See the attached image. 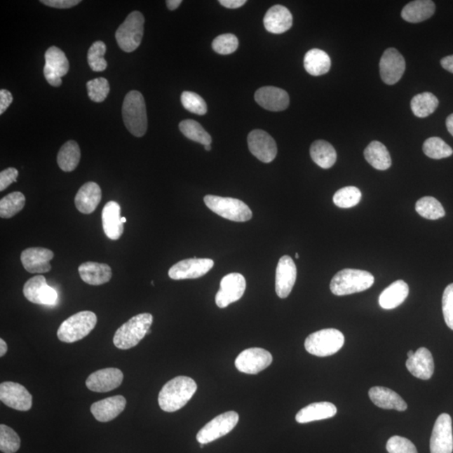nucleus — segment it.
<instances>
[{"label": "nucleus", "mask_w": 453, "mask_h": 453, "mask_svg": "<svg viewBox=\"0 0 453 453\" xmlns=\"http://www.w3.org/2000/svg\"><path fill=\"white\" fill-rule=\"evenodd\" d=\"M153 323L151 313L135 316L118 328L114 337V344L119 349L127 350L135 347L148 334Z\"/></svg>", "instance_id": "7ed1b4c3"}, {"label": "nucleus", "mask_w": 453, "mask_h": 453, "mask_svg": "<svg viewBox=\"0 0 453 453\" xmlns=\"http://www.w3.org/2000/svg\"><path fill=\"white\" fill-rule=\"evenodd\" d=\"M215 262L211 259H187L170 267L168 275L175 280L198 279L211 271Z\"/></svg>", "instance_id": "4468645a"}, {"label": "nucleus", "mask_w": 453, "mask_h": 453, "mask_svg": "<svg viewBox=\"0 0 453 453\" xmlns=\"http://www.w3.org/2000/svg\"><path fill=\"white\" fill-rule=\"evenodd\" d=\"M423 152L431 159L441 160L450 157L453 151L445 141L439 137H431L423 144Z\"/></svg>", "instance_id": "a19ab883"}, {"label": "nucleus", "mask_w": 453, "mask_h": 453, "mask_svg": "<svg viewBox=\"0 0 453 453\" xmlns=\"http://www.w3.org/2000/svg\"><path fill=\"white\" fill-rule=\"evenodd\" d=\"M0 400L20 412H28L32 407L31 393L18 383L8 381L0 384Z\"/></svg>", "instance_id": "dca6fc26"}, {"label": "nucleus", "mask_w": 453, "mask_h": 453, "mask_svg": "<svg viewBox=\"0 0 453 453\" xmlns=\"http://www.w3.org/2000/svg\"><path fill=\"white\" fill-rule=\"evenodd\" d=\"M204 149H206L207 151H210L212 149L211 144L204 145Z\"/></svg>", "instance_id": "052dcab7"}, {"label": "nucleus", "mask_w": 453, "mask_h": 453, "mask_svg": "<svg viewBox=\"0 0 453 453\" xmlns=\"http://www.w3.org/2000/svg\"><path fill=\"white\" fill-rule=\"evenodd\" d=\"M8 351V346L6 343V341L4 339H0V357H4L6 356Z\"/></svg>", "instance_id": "13d9d810"}, {"label": "nucleus", "mask_w": 453, "mask_h": 453, "mask_svg": "<svg viewBox=\"0 0 453 453\" xmlns=\"http://www.w3.org/2000/svg\"><path fill=\"white\" fill-rule=\"evenodd\" d=\"M219 4L228 8H238L246 4L245 0H220Z\"/></svg>", "instance_id": "5fc2aeb1"}, {"label": "nucleus", "mask_w": 453, "mask_h": 453, "mask_svg": "<svg viewBox=\"0 0 453 453\" xmlns=\"http://www.w3.org/2000/svg\"><path fill=\"white\" fill-rule=\"evenodd\" d=\"M255 100L262 108L273 112L284 111L290 104L289 94L283 89L271 86L258 89Z\"/></svg>", "instance_id": "4be33fe9"}, {"label": "nucleus", "mask_w": 453, "mask_h": 453, "mask_svg": "<svg viewBox=\"0 0 453 453\" xmlns=\"http://www.w3.org/2000/svg\"><path fill=\"white\" fill-rule=\"evenodd\" d=\"M409 292V286L404 280H396L380 294L379 306L386 310L395 309L403 304L407 298Z\"/></svg>", "instance_id": "c756f323"}, {"label": "nucleus", "mask_w": 453, "mask_h": 453, "mask_svg": "<svg viewBox=\"0 0 453 453\" xmlns=\"http://www.w3.org/2000/svg\"><path fill=\"white\" fill-rule=\"evenodd\" d=\"M18 170L14 168H7L0 173V191L6 190L12 183L17 182Z\"/></svg>", "instance_id": "3c124183"}, {"label": "nucleus", "mask_w": 453, "mask_h": 453, "mask_svg": "<svg viewBox=\"0 0 453 453\" xmlns=\"http://www.w3.org/2000/svg\"><path fill=\"white\" fill-rule=\"evenodd\" d=\"M45 60L44 76L47 82L53 87L61 86L62 76L69 71V62L65 53L58 47L51 46L46 50Z\"/></svg>", "instance_id": "9b49d317"}, {"label": "nucleus", "mask_w": 453, "mask_h": 453, "mask_svg": "<svg viewBox=\"0 0 453 453\" xmlns=\"http://www.w3.org/2000/svg\"><path fill=\"white\" fill-rule=\"evenodd\" d=\"M198 386L187 376H178L166 383L158 397L160 407L165 412H175L185 407L194 395Z\"/></svg>", "instance_id": "f257e3e1"}, {"label": "nucleus", "mask_w": 453, "mask_h": 453, "mask_svg": "<svg viewBox=\"0 0 453 453\" xmlns=\"http://www.w3.org/2000/svg\"><path fill=\"white\" fill-rule=\"evenodd\" d=\"M374 283V277L371 273L354 269H344L333 276L330 289L336 296H347L365 292Z\"/></svg>", "instance_id": "20e7f679"}, {"label": "nucleus", "mask_w": 453, "mask_h": 453, "mask_svg": "<svg viewBox=\"0 0 453 453\" xmlns=\"http://www.w3.org/2000/svg\"><path fill=\"white\" fill-rule=\"evenodd\" d=\"M123 374L116 367H107L94 372L88 376L86 386L89 391L105 393L114 390L121 386Z\"/></svg>", "instance_id": "6ab92c4d"}, {"label": "nucleus", "mask_w": 453, "mask_h": 453, "mask_svg": "<svg viewBox=\"0 0 453 453\" xmlns=\"http://www.w3.org/2000/svg\"><path fill=\"white\" fill-rule=\"evenodd\" d=\"M365 160L379 170H386L391 166V157L386 145L379 141H372L363 152Z\"/></svg>", "instance_id": "473e14b6"}, {"label": "nucleus", "mask_w": 453, "mask_h": 453, "mask_svg": "<svg viewBox=\"0 0 453 453\" xmlns=\"http://www.w3.org/2000/svg\"><path fill=\"white\" fill-rule=\"evenodd\" d=\"M405 71L403 55L395 48L384 51L379 62L380 76L384 83L394 85L403 78Z\"/></svg>", "instance_id": "f3484780"}, {"label": "nucleus", "mask_w": 453, "mask_h": 453, "mask_svg": "<svg viewBox=\"0 0 453 453\" xmlns=\"http://www.w3.org/2000/svg\"><path fill=\"white\" fill-rule=\"evenodd\" d=\"M204 203L211 211L225 219L247 222L253 217L249 206L239 199L208 195L204 198Z\"/></svg>", "instance_id": "0eeeda50"}, {"label": "nucleus", "mask_w": 453, "mask_h": 453, "mask_svg": "<svg viewBox=\"0 0 453 453\" xmlns=\"http://www.w3.org/2000/svg\"><path fill=\"white\" fill-rule=\"evenodd\" d=\"M79 275L85 283L91 285H101L112 278V270L109 264L97 262H86L79 268Z\"/></svg>", "instance_id": "c85d7f7f"}, {"label": "nucleus", "mask_w": 453, "mask_h": 453, "mask_svg": "<svg viewBox=\"0 0 453 453\" xmlns=\"http://www.w3.org/2000/svg\"><path fill=\"white\" fill-rule=\"evenodd\" d=\"M53 258V251L46 248L34 247L25 250L20 259L25 271L32 273H42L51 270L50 262Z\"/></svg>", "instance_id": "412c9836"}, {"label": "nucleus", "mask_w": 453, "mask_h": 453, "mask_svg": "<svg viewBox=\"0 0 453 453\" xmlns=\"http://www.w3.org/2000/svg\"><path fill=\"white\" fill-rule=\"evenodd\" d=\"M102 226L104 234L111 241H118L123 233L121 208L114 201L106 203L102 212Z\"/></svg>", "instance_id": "b1692460"}, {"label": "nucleus", "mask_w": 453, "mask_h": 453, "mask_svg": "<svg viewBox=\"0 0 453 453\" xmlns=\"http://www.w3.org/2000/svg\"><path fill=\"white\" fill-rule=\"evenodd\" d=\"M442 313L447 327L453 330V283L447 285L444 290Z\"/></svg>", "instance_id": "8fccbe9b"}, {"label": "nucleus", "mask_w": 453, "mask_h": 453, "mask_svg": "<svg viewBox=\"0 0 453 453\" xmlns=\"http://www.w3.org/2000/svg\"><path fill=\"white\" fill-rule=\"evenodd\" d=\"M87 90L88 97L92 101L104 102L110 91L108 80L104 78H98L89 81L87 83Z\"/></svg>", "instance_id": "49530a36"}, {"label": "nucleus", "mask_w": 453, "mask_h": 453, "mask_svg": "<svg viewBox=\"0 0 453 453\" xmlns=\"http://www.w3.org/2000/svg\"><path fill=\"white\" fill-rule=\"evenodd\" d=\"M344 340L343 333L337 329H323L306 337L305 349L315 356H331L343 348Z\"/></svg>", "instance_id": "423d86ee"}, {"label": "nucleus", "mask_w": 453, "mask_h": 453, "mask_svg": "<svg viewBox=\"0 0 453 453\" xmlns=\"http://www.w3.org/2000/svg\"><path fill=\"white\" fill-rule=\"evenodd\" d=\"M126 399L123 395L109 397L93 403L90 408L93 416L100 422H109L118 417L126 407Z\"/></svg>", "instance_id": "5701e85b"}, {"label": "nucleus", "mask_w": 453, "mask_h": 453, "mask_svg": "<svg viewBox=\"0 0 453 453\" xmlns=\"http://www.w3.org/2000/svg\"><path fill=\"white\" fill-rule=\"evenodd\" d=\"M212 47L215 53L220 55L232 54L238 49V40L233 34H224L215 38Z\"/></svg>", "instance_id": "de8ad7c7"}, {"label": "nucleus", "mask_w": 453, "mask_h": 453, "mask_svg": "<svg viewBox=\"0 0 453 453\" xmlns=\"http://www.w3.org/2000/svg\"><path fill=\"white\" fill-rule=\"evenodd\" d=\"M407 370L414 377L428 380L434 373V360L431 353L426 348H420L412 358H408Z\"/></svg>", "instance_id": "a878e982"}, {"label": "nucleus", "mask_w": 453, "mask_h": 453, "mask_svg": "<svg viewBox=\"0 0 453 453\" xmlns=\"http://www.w3.org/2000/svg\"><path fill=\"white\" fill-rule=\"evenodd\" d=\"M97 322V316L93 311H80L61 324L58 331V339L67 344L82 340L93 330Z\"/></svg>", "instance_id": "39448f33"}, {"label": "nucleus", "mask_w": 453, "mask_h": 453, "mask_svg": "<svg viewBox=\"0 0 453 453\" xmlns=\"http://www.w3.org/2000/svg\"><path fill=\"white\" fill-rule=\"evenodd\" d=\"M370 398L375 405L384 410H395L405 412L407 404L395 391L386 387L376 386L369 391Z\"/></svg>", "instance_id": "cd10ccee"}, {"label": "nucleus", "mask_w": 453, "mask_h": 453, "mask_svg": "<svg viewBox=\"0 0 453 453\" xmlns=\"http://www.w3.org/2000/svg\"><path fill=\"white\" fill-rule=\"evenodd\" d=\"M273 357L267 350L259 348L248 349L239 353L235 367L247 374H257L271 365Z\"/></svg>", "instance_id": "f8f14e48"}, {"label": "nucleus", "mask_w": 453, "mask_h": 453, "mask_svg": "<svg viewBox=\"0 0 453 453\" xmlns=\"http://www.w3.org/2000/svg\"><path fill=\"white\" fill-rule=\"evenodd\" d=\"M13 102V96L11 92L2 89L0 90V114L6 112L8 107L11 106Z\"/></svg>", "instance_id": "864d4df0"}, {"label": "nucleus", "mask_w": 453, "mask_h": 453, "mask_svg": "<svg viewBox=\"0 0 453 453\" xmlns=\"http://www.w3.org/2000/svg\"><path fill=\"white\" fill-rule=\"evenodd\" d=\"M435 6L431 0H416L407 4L401 11V17L410 23H420L434 15Z\"/></svg>", "instance_id": "2f4dec72"}, {"label": "nucleus", "mask_w": 453, "mask_h": 453, "mask_svg": "<svg viewBox=\"0 0 453 453\" xmlns=\"http://www.w3.org/2000/svg\"><path fill=\"white\" fill-rule=\"evenodd\" d=\"M102 190L97 183L89 182L81 187L75 198L76 209L83 215H91L100 203Z\"/></svg>", "instance_id": "bb28decb"}, {"label": "nucleus", "mask_w": 453, "mask_h": 453, "mask_svg": "<svg viewBox=\"0 0 453 453\" xmlns=\"http://www.w3.org/2000/svg\"><path fill=\"white\" fill-rule=\"evenodd\" d=\"M446 126L447 130L449 131V133L453 136V114H450L449 116L447 117Z\"/></svg>", "instance_id": "bf43d9fd"}, {"label": "nucleus", "mask_w": 453, "mask_h": 453, "mask_svg": "<svg viewBox=\"0 0 453 453\" xmlns=\"http://www.w3.org/2000/svg\"><path fill=\"white\" fill-rule=\"evenodd\" d=\"M337 407L330 403H317L307 405L297 414L296 421L301 424L326 420L337 414Z\"/></svg>", "instance_id": "7c9ffc66"}, {"label": "nucleus", "mask_w": 453, "mask_h": 453, "mask_svg": "<svg viewBox=\"0 0 453 453\" xmlns=\"http://www.w3.org/2000/svg\"><path fill=\"white\" fill-rule=\"evenodd\" d=\"M362 192L356 187H345L333 196V203L341 208L356 207L360 203Z\"/></svg>", "instance_id": "79ce46f5"}, {"label": "nucleus", "mask_w": 453, "mask_h": 453, "mask_svg": "<svg viewBox=\"0 0 453 453\" xmlns=\"http://www.w3.org/2000/svg\"><path fill=\"white\" fill-rule=\"evenodd\" d=\"M165 3L170 11H175L181 6L182 1V0H168Z\"/></svg>", "instance_id": "4d7b16f0"}, {"label": "nucleus", "mask_w": 453, "mask_h": 453, "mask_svg": "<svg viewBox=\"0 0 453 453\" xmlns=\"http://www.w3.org/2000/svg\"><path fill=\"white\" fill-rule=\"evenodd\" d=\"M414 354V352L412 351V350H410V351H409L407 353L408 358H412Z\"/></svg>", "instance_id": "680f3d73"}, {"label": "nucleus", "mask_w": 453, "mask_h": 453, "mask_svg": "<svg viewBox=\"0 0 453 453\" xmlns=\"http://www.w3.org/2000/svg\"><path fill=\"white\" fill-rule=\"evenodd\" d=\"M144 17L139 11L128 15L115 33L117 43L126 53H133L141 44L144 36Z\"/></svg>", "instance_id": "6e6552de"}, {"label": "nucleus", "mask_w": 453, "mask_h": 453, "mask_svg": "<svg viewBox=\"0 0 453 453\" xmlns=\"http://www.w3.org/2000/svg\"><path fill=\"white\" fill-rule=\"evenodd\" d=\"M23 293L29 302L38 305L54 306L57 304V290L47 285L44 276H36L27 281Z\"/></svg>", "instance_id": "ddd939ff"}, {"label": "nucleus", "mask_w": 453, "mask_h": 453, "mask_svg": "<svg viewBox=\"0 0 453 453\" xmlns=\"http://www.w3.org/2000/svg\"><path fill=\"white\" fill-rule=\"evenodd\" d=\"M106 45L102 41H96L91 46L88 53V65L94 72H102L108 67L104 55Z\"/></svg>", "instance_id": "37998d69"}, {"label": "nucleus", "mask_w": 453, "mask_h": 453, "mask_svg": "<svg viewBox=\"0 0 453 453\" xmlns=\"http://www.w3.org/2000/svg\"><path fill=\"white\" fill-rule=\"evenodd\" d=\"M416 211L423 217L429 220H437L445 216V210L441 203L433 196H424L417 201Z\"/></svg>", "instance_id": "4c0bfd02"}, {"label": "nucleus", "mask_w": 453, "mask_h": 453, "mask_svg": "<svg viewBox=\"0 0 453 453\" xmlns=\"http://www.w3.org/2000/svg\"><path fill=\"white\" fill-rule=\"evenodd\" d=\"M182 133L195 142L202 144L203 145L211 144L212 137L205 130L199 123L192 121V119H186L179 125Z\"/></svg>", "instance_id": "ea45409f"}, {"label": "nucleus", "mask_w": 453, "mask_h": 453, "mask_svg": "<svg viewBox=\"0 0 453 453\" xmlns=\"http://www.w3.org/2000/svg\"><path fill=\"white\" fill-rule=\"evenodd\" d=\"M80 159L81 151L79 144L74 140H69L60 149L58 164L63 172L71 173L79 165Z\"/></svg>", "instance_id": "c9c22d12"}, {"label": "nucleus", "mask_w": 453, "mask_h": 453, "mask_svg": "<svg viewBox=\"0 0 453 453\" xmlns=\"http://www.w3.org/2000/svg\"><path fill=\"white\" fill-rule=\"evenodd\" d=\"M123 121L127 130L135 137H142L148 127L144 98L138 91L127 93L122 108Z\"/></svg>", "instance_id": "f03ea898"}, {"label": "nucleus", "mask_w": 453, "mask_h": 453, "mask_svg": "<svg viewBox=\"0 0 453 453\" xmlns=\"http://www.w3.org/2000/svg\"><path fill=\"white\" fill-rule=\"evenodd\" d=\"M122 223L126 224V217H122Z\"/></svg>", "instance_id": "e2e57ef3"}, {"label": "nucleus", "mask_w": 453, "mask_h": 453, "mask_svg": "<svg viewBox=\"0 0 453 453\" xmlns=\"http://www.w3.org/2000/svg\"><path fill=\"white\" fill-rule=\"evenodd\" d=\"M296 258H297V259H298V258H299V255H298L297 253L296 254Z\"/></svg>", "instance_id": "0e129e2a"}, {"label": "nucleus", "mask_w": 453, "mask_h": 453, "mask_svg": "<svg viewBox=\"0 0 453 453\" xmlns=\"http://www.w3.org/2000/svg\"><path fill=\"white\" fill-rule=\"evenodd\" d=\"M45 6L57 8H69L78 6L80 0H41Z\"/></svg>", "instance_id": "603ef678"}, {"label": "nucleus", "mask_w": 453, "mask_h": 453, "mask_svg": "<svg viewBox=\"0 0 453 453\" xmlns=\"http://www.w3.org/2000/svg\"><path fill=\"white\" fill-rule=\"evenodd\" d=\"M20 447L19 435L10 426L0 425V450L4 453H15Z\"/></svg>", "instance_id": "c03bdc74"}, {"label": "nucleus", "mask_w": 453, "mask_h": 453, "mask_svg": "<svg viewBox=\"0 0 453 453\" xmlns=\"http://www.w3.org/2000/svg\"><path fill=\"white\" fill-rule=\"evenodd\" d=\"M248 144L252 155L264 163H271L276 159L277 145L267 132L262 130L251 131L248 136Z\"/></svg>", "instance_id": "a211bd4d"}, {"label": "nucleus", "mask_w": 453, "mask_h": 453, "mask_svg": "<svg viewBox=\"0 0 453 453\" xmlns=\"http://www.w3.org/2000/svg\"><path fill=\"white\" fill-rule=\"evenodd\" d=\"M296 264L288 255L281 257L278 262L276 273V292L281 299L289 297L297 280Z\"/></svg>", "instance_id": "aec40b11"}, {"label": "nucleus", "mask_w": 453, "mask_h": 453, "mask_svg": "<svg viewBox=\"0 0 453 453\" xmlns=\"http://www.w3.org/2000/svg\"><path fill=\"white\" fill-rule=\"evenodd\" d=\"M386 449L388 453H418L416 446L410 440L399 435L388 439Z\"/></svg>", "instance_id": "09e8293b"}, {"label": "nucleus", "mask_w": 453, "mask_h": 453, "mask_svg": "<svg viewBox=\"0 0 453 453\" xmlns=\"http://www.w3.org/2000/svg\"><path fill=\"white\" fill-rule=\"evenodd\" d=\"M181 101L184 108L192 114L204 115L208 112L206 102L198 93L188 91L183 92Z\"/></svg>", "instance_id": "a18cd8bd"}, {"label": "nucleus", "mask_w": 453, "mask_h": 453, "mask_svg": "<svg viewBox=\"0 0 453 453\" xmlns=\"http://www.w3.org/2000/svg\"><path fill=\"white\" fill-rule=\"evenodd\" d=\"M293 24V17L288 8L283 6H273L264 15V25L266 31L273 34L285 33Z\"/></svg>", "instance_id": "393cba45"}, {"label": "nucleus", "mask_w": 453, "mask_h": 453, "mask_svg": "<svg viewBox=\"0 0 453 453\" xmlns=\"http://www.w3.org/2000/svg\"><path fill=\"white\" fill-rule=\"evenodd\" d=\"M439 101L433 93L425 92L414 96L410 102V108L418 118H426L438 109Z\"/></svg>", "instance_id": "e433bc0d"}, {"label": "nucleus", "mask_w": 453, "mask_h": 453, "mask_svg": "<svg viewBox=\"0 0 453 453\" xmlns=\"http://www.w3.org/2000/svg\"><path fill=\"white\" fill-rule=\"evenodd\" d=\"M25 205V196L20 191H14L0 200V217L11 219L20 212Z\"/></svg>", "instance_id": "58836bf2"}, {"label": "nucleus", "mask_w": 453, "mask_h": 453, "mask_svg": "<svg viewBox=\"0 0 453 453\" xmlns=\"http://www.w3.org/2000/svg\"><path fill=\"white\" fill-rule=\"evenodd\" d=\"M239 420L237 412H229L219 414L204 426L196 435V440L200 444H206L223 438L234 429Z\"/></svg>", "instance_id": "1a4fd4ad"}, {"label": "nucleus", "mask_w": 453, "mask_h": 453, "mask_svg": "<svg viewBox=\"0 0 453 453\" xmlns=\"http://www.w3.org/2000/svg\"><path fill=\"white\" fill-rule=\"evenodd\" d=\"M431 453H452L453 435L449 414H440L435 422L430 442Z\"/></svg>", "instance_id": "2eb2a0df"}, {"label": "nucleus", "mask_w": 453, "mask_h": 453, "mask_svg": "<svg viewBox=\"0 0 453 453\" xmlns=\"http://www.w3.org/2000/svg\"><path fill=\"white\" fill-rule=\"evenodd\" d=\"M310 155L315 163L323 169L331 168L337 161L334 147L323 140H316L311 145Z\"/></svg>", "instance_id": "f704fd0d"}, {"label": "nucleus", "mask_w": 453, "mask_h": 453, "mask_svg": "<svg viewBox=\"0 0 453 453\" xmlns=\"http://www.w3.org/2000/svg\"><path fill=\"white\" fill-rule=\"evenodd\" d=\"M304 67L311 76H322L330 70L331 59L324 50L311 49L305 55Z\"/></svg>", "instance_id": "72a5a7b5"}, {"label": "nucleus", "mask_w": 453, "mask_h": 453, "mask_svg": "<svg viewBox=\"0 0 453 453\" xmlns=\"http://www.w3.org/2000/svg\"><path fill=\"white\" fill-rule=\"evenodd\" d=\"M441 65L444 69L453 74V55H447L441 60Z\"/></svg>", "instance_id": "6e6d98bb"}, {"label": "nucleus", "mask_w": 453, "mask_h": 453, "mask_svg": "<svg viewBox=\"0 0 453 453\" xmlns=\"http://www.w3.org/2000/svg\"><path fill=\"white\" fill-rule=\"evenodd\" d=\"M246 290L245 276L239 273H230L222 279L220 289L217 293L215 302L219 309H226L231 303L241 299Z\"/></svg>", "instance_id": "9d476101"}]
</instances>
